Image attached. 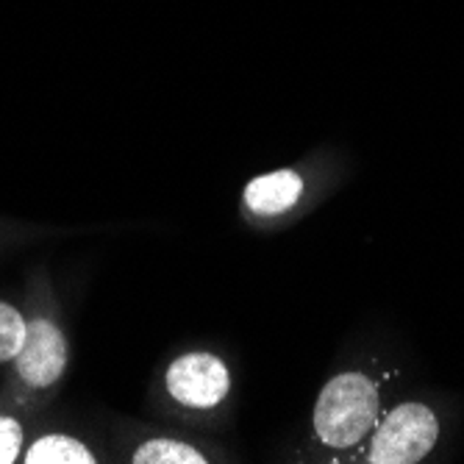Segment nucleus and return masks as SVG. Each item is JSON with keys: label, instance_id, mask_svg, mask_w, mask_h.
Masks as SVG:
<instances>
[{"label": "nucleus", "instance_id": "obj_7", "mask_svg": "<svg viewBox=\"0 0 464 464\" xmlns=\"http://www.w3.org/2000/svg\"><path fill=\"white\" fill-rule=\"evenodd\" d=\"M134 464H203L206 456L179 440H150L134 450Z\"/></svg>", "mask_w": 464, "mask_h": 464}, {"label": "nucleus", "instance_id": "obj_1", "mask_svg": "<svg viewBox=\"0 0 464 464\" xmlns=\"http://www.w3.org/2000/svg\"><path fill=\"white\" fill-rule=\"evenodd\" d=\"M382 398L364 372H340L323 387L314 406V431L323 445L345 450L359 445L378 420Z\"/></svg>", "mask_w": 464, "mask_h": 464}, {"label": "nucleus", "instance_id": "obj_6", "mask_svg": "<svg viewBox=\"0 0 464 464\" xmlns=\"http://www.w3.org/2000/svg\"><path fill=\"white\" fill-rule=\"evenodd\" d=\"M23 461L25 464H92L95 453L75 437L45 434L23 453Z\"/></svg>", "mask_w": 464, "mask_h": 464}, {"label": "nucleus", "instance_id": "obj_2", "mask_svg": "<svg viewBox=\"0 0 464 464\" xmlns=\"http://www.w3.org/2000/svg\"><path fill=\"white\" fill-rule=\"evenodd\" d=\"M440 440L437 414L423 403H403L392 409L378 426L370 459L372 464H414L431 453Z\"/></svg>", "mask_w": 464, "mask_h": 464}, {"label": "nucleus", "instance_id": "obj_3", "mask_svg": "<svg viewBox=\"0 0 464 464\" xmlns=\"http://www.w3.org/2000/svg\"><path fill=\"white\" fill-rule=\"evenodd\" d=\"M14 370L34 390L53 387L67 370V340L56 323L39 317L25 325V340L14 356Z\"/></svg>", "mask_w": 464, "mask_h": 464}, {"label": "nucleus", "instance_id": "obj_8", "mask_svg": "<svg viewBox=\"0 0 464 464\" xmlns=\"http://www.w3.org/2000/svg\"><path fill=\"white\" fill-rule=\"evenodd\" d=\"M25 325L28 323L12 304L0 301V362H12L20 353L25 340Z\"/></svg>", "mask_w": 464, "mask_h": 464}, {"label": "nucleus", "instance_id": "obj_9", "mask_svg": "<svg viewBox=\"0 0 464 464\" xmlns=\"http://www.w3.org/2000/svg\"><path fill=\"white\" fill-rule=\"evenodd\" d=\"M20 450H23V426L14 417L0 414V464L17 461Z\"/></svg>", "mask_w": 464, "mask_h": 464}, {"label": "nucleus", "instance_id": "obj_5", "mask_svg": "<svg viewBox=\"0 0 464 464\" xmlns=\"http://www.w3.org/2000/svg\"><path fill=\"white\" fill-rule=\"evenodd\" d=\"M304 192V179L295 170H276L267 176L253 179L245 187V206L253 215H281L298 203Z\"/></svg>", "mask_w": 464, "mask_h": 464}, {"label": "nucleus", "instance_id": "obj_4", "mask_svg": "<svg viewBox=\"0 0 464 464\" xmlns=\"http://www.w3.org/2000/svg\"><path fill=\"white\" fill-rule=\"evenodd\" d=\"M228 370L212 353H187L167 370V392L181 406L212 409L228 395Z\"/></svg>", "mask_w": 464, "mask_h": 464}]
</instances>
